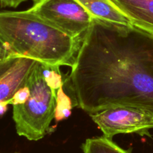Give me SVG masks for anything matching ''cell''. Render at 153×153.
<instances>
[{
  "mask_svg": "<svg viewBox=\"0 0 153 153\" xmlns=\"http://www.w3.org/2000/svg\"><path fill=\"white\" fill-rule=\"evenodd\" d=\"M67 81L75 105L89 114L130 106L153 114V34L94 19Z\"/></svg>",
  "mask_w": 153,
  "mask_h": 153,
  "instance_id": "1",
  "label": "cell"
},
{
  "mask_svg": "<svg viewBox=\"0 0 153 153\" xmlns=\"http://www.w3.org/2000/svg\"><path fill=\"white\" fill-rule=\"evenodd\" d=\"M41 70L43 77L51 88L56 91L64 85L60 72V66H53L41 63Z\"/></svg>",
  "mask_w": 153,
  "mask_h": 153,
  "instance_id": "11",
  "label": "cell"
},
{
  "mask_svg": "<svg viewBox=\"0 0 153 153\" xmlns=\"http://www.w3.org/2000/svg\"><path fill=\"white\" fill-rule=\"evenodd\" d=\"M90 116L103 136L111 140L118 134L136 133L149 136V130L153 128V114L130 106H115Z\"/></svg>",
  "mask_w": 153,
  "mask_h": 153,
  "instance_id": "5",
  "label": "cell"
},
{
  "mask_svg": "<svg viewBox=\"0 0 153 153\" xmlns=\"http://www.w3.org/2000/svg\"><path fill=\"white\" fill-rule=\"evenodd\" d=\"M94 18L104 22L132 25L129 19L111 0H76Z\"/></svg>",
  "mask_w": 153,
  "mask_h": 153,
  "instance_id": "8",
  "label": "cell"
},
{
  "mask_svg": "<svg viewBox=\"0 0 153 153\" xmlns=\"http://www.w3.org/2000/svg\"><path fill=\"white\" fill-rule=\"evenodd\" d=\"M81 38H75L29 10L0 12V40L13 55L53 66L72 65Z\"/></svg>",
  "mask_w": 153,
  "mask_h": 153,
  "instance_id": "2",
  "label": "cell"
},
{
  "mask_svg": "<svg viewBox=\"0 0 153 153\" xmlns=\"http://www.w3.org/2000/svg\"><path fill=\"white\" fill-rule=\"evenodd\" d=\"M30 95V90L27 85L24 86L23 88L18 90L14 95L8 101L9 105H21L25 103L27 101Z\"/></svg>",
  "mask_w": 153,
  "mask_h": 153,
  "instance_id": "12",
  "label": "cell"
},
{
  "mask_svg": "<svg viewBox=\"0 0 153 153\" xmlns=\"http://www.w3.org/2000/svg\"><path fill=\"white\" fill-rule=\"evenodd\" d=\"M10 55H13L10 53V52L8 51V49H7L5 46H4V43L1 41L0 40V61L1 60H4L5 58H7V57L10 56Z\"/></svg>",
  "mask_w": 153,
  "mask_h": 153,
  "instance_id": "15",
  "label": "cell"
},
{
  "mask_svg": "<svg viewBox=\"0 0 153 153\" xmlns=\"http://www.w3.org/2000/svg\"><path fill=\"white\" fill-rule=\"evenodd\" d=\"M1 61H2V60H1Z\"/></svg>",
  "mask_w": 153,
  "mask_h": 153,
  "instance_id": "17",
  "label": "cell"
},
{
  "mask_svg": "<svg viewBox=\"0 0 153 153\" xmlns=\"http://www.w3.org/2000/svg\"><path fill=\"white\" fill-rule=\"evenodd\" d=\"M16 58V55H10L5 59L0 61V76L8 69V67L11 65Z\"/></svg>",
  "mask_w": 153,
  "mask_h": 153,
  "instance_id": "13",
  "label": "cell"
},
{
  "mask_svg": "<svg viewBox=\"0 0 153 153\" xmlns=\"http://www.w3.org/2000/svg\"><path fill=\"white\" fill-rule=\"evenodd\" d=\"M82 149L84 153H131L104 136L87 139L82 144Z\"/></svg>",
  "mask_w": 153,
  "mask_h": 153,
  "instance_id": "9",
  "label": "cell"
},
{
  "mask_svg": "<svg viewBox=\"0 0 153 153\" xmlns=\"http://www.w3.org/2000/svg\"><path fill=\"white\" fill-rule=\"evenodd\" d=\"M37 61L16 56L14 61L0 76V101H9L15 93L26 85L28 76Z\"/></svg>",
  "mask_w": 153,
  "mask_h": 153,
  "instance_id": "6",
  "label": "cell"
},
{
  "mask_svg": "<svg viewBox=\"0 0 153 153\" xmlns=\"http://www.w3.org/2000/svg\"><path fill=\"white\" fill-rule=\"evenodd\" d=\"M28 10L75 38L82 37L94 20L76 0H33Z\"/></svg>",
  "mask_w": 153,
  "mask_h": 153,
  "instance_id": "4",
  "label": "cell"
},
{
  "mask_svg": "<svg viewBox=\"0 0 153 153\" xmlns=\"http://www.w3.org/2000/svg\"><path fill=\"white\" fill-rule=\"evenodd\" d=\"M133 26L153 34V0H111Z\"/></svg>",
  "mask_w": 153,
  "mask_h": 153,
  "instance_id": "7",
  "label": "cell"
},
{
  "mask_svg": "<svg viewBox=\"0 0 153 153\" xmlns=\"http://www.w3.org/2000/svg\"><path fill=\"white\" fill-rule=\"evenodd\" d=\"M8 105V101H0V116L3 115L7 111Z\"/></svg>",
  "mask_w": 153,
  "mask_h": 153,
  "instance_id": "16",
  "label": "cell"
},
{
  "mask_svg": "<svg viewBox=\"0 0 153 153\" xmlns=\"http://www.w3.org/2000/svg\"><path fill=\"white\" fill-rule=\"evenodd\" d=\"M61 86L56 93V107H55V119L56 121H61L67 119L71 115L72 102L70 97L65 94Z\"/></svg>",
  "mask_w": 153,
  "mask_h": 153,
  "instance_id": "10",
  "label": "cell"
},
{
  "mask_svg": "<svg viewBox=\"0 0 153 153\" xmlns=\"http://www.w3.org/2000/svg\"><path fill=\"white\" fill-rule=\"evenodd\" d=\"M25 1L27 0H0V6L1 7H17Z\"/></svg>",
  "mask_w": 153,
  "mask_h": 153,
  "instance_id": "14",
  "label": "cell"
},
{
  "mask_svg": "<svg viewBox=\"0 0 153 153\" xmlns=\"http://www.w3.org/2000/svg\"><path fill=\"white\" fill-rule=\"evenodd\" d=\"M26 85L30 90L29 97L23 104L13 105V120L18 135L36 141L46 135L55 119L56 92L46 83L39 61Z\"/></svg>",
  "mask_w": 153,
  "mask_h": 153,
  "instance_id": "3",
  "label": "cell"
}]
</instances>
